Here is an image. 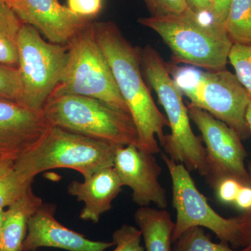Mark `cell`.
Instances as JSON below:
<instances>
[{"label": "cell", "mask_w": 251, "mask_h": 251, "mask_svg": "<svg viewBox=\"0 0 251 251\" xmlns=\"http://www.w3.org/2000/svg\"><path fill=\"white\" fill-rule=\"evenodd\" d=\"M68 56V46L46 41L37 29L23 24L18 36L21 104L42 110L58 85Z\"/></svg>", "instance_id": "obj_8"}, {"label": "cell", "mask_w": 251, "mask_h": 251, "mask_svg": "<svg viewBox=\"0 0 251 251\" xmlns=\"http://www.w3.org/2000/svg\"><path fill=\"white\" fill-rule=\"evenodd\" d=\"M161 157L171 176L173 206L176 212L173 243L187 229L202 227L212 231L221 242L244 248L241 216L226 219L219 215L199 191L186 167L166 153Z\"/></svg>", "instance_id": "obj_9"}, {"label": "cell", "mask_w": 251, "mask_h": 251, "mask_svg": "<svg viewBox=\"0 0 251 251\" xmlns=\"http://www.w3.org/2000/svg\"><path fill=\"white\" fill-rule=\"evenodd\" d=\"M117 145L50 126L42 139L15 160L14 170L29 179L44 172L69 168L84 179L113 167Z\"/></svg>", "instance_id": "obj_3"}, {"label": "cell", "mask_w": 251, "mask_h": 251, "mask_svg": "<svg viewBox=\"0 0 251 251\" xmlns=\"http://www.w3.org/2000/svg\"><path fill=\"white\" fill-rule=\"evenodd\" d=\"M172 251H241L231 249L228 244L211 241L202 227L187 229L174 242Z\"/></svg>", "instance_id": "obj_20"}, {"label": "cell", "mask_w": 251, "mask_h": 251, "mask_svg": "<svg viewBox=\"0 0 251 251\" xmlns=\"http://www.w3.org/2000/svg\"><path fill=\"white\" fill-rule=\"evenodd\" d=\"M4 209H0V239H1V226H2L3 218H4Z\"/></svg>", "instance_id": "obj_34"}, {"label": "cell", "mask_w": 251, "mask_h": 251, "mask_svg": "<svg viewBox=\"0 0 251 251\" xmlns=\"http://www.w3.org/2000/svg\"><path fill=\"white\" fill-rule=\"evenodd\" d=\"M42 110L51 126L117 146L138 147V131L131 116L97 99L52 94Z\"/></svg>", "instance_id": "obj_5"}, {"label": "cell", "mask_w": 251, "mask_h": 251, "mask_svg": "<svg viewBox=\"0 0 251 251\" xmlns=\"http://www.w3.org/2000/svg\"><path fill=\"white\" fill-rule=\"evenodd\" d=\"M50 126L43 110L0 99V149L13 159L35 146Z\"/></svg>", "instance_id": "obj_13"}, {"label": "cell", "mask_w": 251, "mask_h": 251, "mask_svg": "<svg viewBox=\"0 0 251 251\" xmlns=\"http://www.w3.org/2000/svg\"><path fill=\"white\" fill-rule=\"evenodd\" d=\"M188 8L193 12L201 16L210 17L212 0H186Z\"/></svg>", "instance_id": "obj_31"}, {"label": "cell", "mask_w": 251, "mask_h": 251, "mask_svg": "<svg viewBox=\"0 0 251 251\" xmlns=\"http://www.w3.org/2000/svg\"><path fill=\"white\" fill-rule=\"evenodd\" d=\"M0 158H11V157H9V156H7V155H6V153H5L4 151H3L2 150H1V149H0ZM11 159H13V158H11Z\"/></svg>", "instance_id": "obj_35"}, {"label": "cell", "mask_w": 251, "mask_h": 251, "mask_svg": "<svg viewBox=\"0 0 251 251\" xmlns=\"http://www.w3.org/2000/svg\"><path fill=\"white\" fill-rule=\"evenodd\" d=\"M243 184L232 178H226L216 185V196L221 202L225 204H234L239 189Z\"/></svg>", "instance_id": "obj_27"}, {"label": "cell", "mask_w": 251, "mask_h": 251, "mask_svg": "<svg viewBox=\"0 0 251 251\" xmlns=\"http://www.w3.org/2000/svg\"><path fill=\"white\" fill-rule=\"evenodd\" d=\"M142 25L152 29L169 48L176 62L207 71L226 69L233 45L224 25L188 10L183 14L140 18Z\"/></svg>", "instance_id": "obj_2"}, {"label": "cell", "mask_w": 251, "mask_h": 251, "mask_svg": "<svg viewBox=\"0 0 251 251\" xmlns=\"http://www.w3.org/2000/svg\"><path fill=\"white\" fill-rule=\"evenodd\" d=\"M234 204L239 209L246 212L251 210V185H242L241 186Z\"/></svg>", "instance_id": "obj_29"}, {"label": "cell", "mask_w": 251, "mask_h": 251, "mask_svg": "<svg viewBox=\"0 0 251 251\" xmlns=\"http://www.w3.org/2000/svg\"><path fill=\"white\" fill-rule=\"evenodd\" d=\"M67 46V63L52 94L97 99L130 115L108 61L96 39L94 21L77 33Z\"/></svg>", "instance_id": "obj_7"}, {"label": "cell", "mask_w": 251, "mask_h": 251, "mask_svg": "<svg viewBox=\"0 0 251 251\" xmlns=\"http://www.w3.org/2000/svg\"><path fill=\"white\" fill-rule=\"evenodd\" d=\"M0 1H4V2H6V0H0Z\"/></svg>", "instance_id": "obj_36"}, {"label": "cell", "mask_w": 251, "mask_h": 251, "mask_svg": "<svg viewBox=\"0 0 251 251\" xmlns=\"http://www.w3.org/2000/svg\"><path fill=\"white\" fill-rule=\"evenodd\" d=\"M232 0H212L210 18L213 21L224 25Z\"/></svg>", "instance_id": "obj_28"}, {"label": "cell", "mask_w": 251, "mask_h": 251, "mask_svg": "<svg viewBox=\"0 0 251 251\" xmlns=\"http://www.w3.org/2000/svg\"><path fill=\"white\" fill-rule=\"evenodd\" d=\"M247 120L248 122V125H249V127H250V129L251 130V103H250V105H249V108H248L247 113ZM249 175H250L251 185V164L249 165Z\"/></svg>", "instance_id": "obj_33"}, {"label": "cell", "mask_w": 251, "mask_h": 251, "mask_svg": "<svg viewBox=\"0 0 251 251\" xmlns=\"http://www.w3.org/2000/svg\"><path fill=\"white\" fill-rule=\"evenodd\" d=\"M141 67L166 112L171 128V133L166 135L161 145L165 153L173 161L184 165L188 171H197L205 176V148L191 128L182 92L171 76L169 67L156 50L150 46L141 51Z\"/></svg>", "instance_id": "obj_4"}, {"label": "cell", "mask_w": 251, "mask_h": 251, "mask_svg": "<svg viewBox=\"0 0 251 251\" xmlns=\"http://www.w3.org/2000/svg\"><path fill=\"white\" fill-rule=\"evenodd\" d=\"M103 0H67V7L80 17L93 20L103 8Z\"/></svg>", "instance_id": "obj_26"}, {"label": "cell", "mask_w": 251, "mask_h": 251, "mask_svg": "<svg viewBox=\"0 0 251 251\" xmlns=\"http://www.w3.org/2000/svg\"><path fill=\"white\" fill-rule=\"evenodd\" d=\"M153 155L142 151L135 145L119 147L113 168L122 186L131 189L133 202L140 206L153 203L159 209H166V189L158 180L162 170Z\"/></svg>", "instance_id": "obj_11"}, {"label": "cell", "mask_w": 251, "mask_h": 251, "mask_svg": "<svg viewBox=\"0 0 251 251\" xmlns=\"http://www.w3.org/2000/svg\"><path fill=\"white\" fill-rule=\"evenodd\" d=\"M152 16L183 14L189 10L186 0H144Z\"/></svg>", "instance_id": "obj_25"}, {"label": "cell", "mask_w": 251, "mask_h": 251, "mask_svg": "<svg viewBox=\"0 0 251 251\" xmlns=\"http://www.w3.org/2000/svg\"><path fill=\"white\" fill-rule=\"evenodd\" d=\"M170 70V69H169ZM176 85L190 105L204 110L232 128L242 140L251 136L247 113L251 97L235 74L226 69L197 70L194 68L171 69Z\"/></svg>", "instance_id": "obj_6"}, {"label": "cell", "mask_w": 251, "mask_h": 251, "mask_svg": "<svg viewBox=\"0 0 251 251\" xmlns=\"http://www.w3.org/2000/svg\"><path fill=\"white\" fill-rule=\"evenodd\" d=\"M0 99L21 103V85L17 68L0 65Z\"/></svg>", "instance_id": "obj_23"}, {"label": "cell", "mask_w": 251, "mask_h": 251, "mask_svg": "<svg viewBox=\"0 0 251 251\" xmlns=\"http://www.w3.org/2000/svg\"><path fill=\"white\" fill-rule=\"evenodd\" d=\"M228 61L235 71L238 80L251 97V45L233 44Z\"/></svg>", "instance_id": "obj_22"}, {"label": "cell", "mask_w": 251, "mask_h": 251, "mask_svg": "<svg viewBox=\"0 0 251 251\" xmlns=\"http://www.w3.org/2000/svg\"><path fill=\"white\" fill-rule=\"evenodd\" d=\"M187 108L190 119L198 127L205 145L204 177L208 184L214 189L221 180L232 178L243 185H251L245 166L247 153L239 135L207 112L190 105Z\"/></svg>", "instance_id": "obj_10"}, {"label": "cell", "mask_w": 251, "mask_h": 251, "mask_svg": "<svg viewBox=\"0 0 251 251\" xmlns=\"http://www.w3.org/2000/svg\"><path fill=\"white\" fill-rule=\"evenodd\" d=\"M23 24L37 29L50 42L67 45L93 20L80 17L58 0H6Z\"/></svg>", "instance_id": "obj_12"}, {"label": "cell", "mask_w": 251, "mask_h": 251, "mask_svg": "<svg viewBox=\"0 0 251 251\" xmlns=\"http://www.w3.org/2000/svg\"><path fill=\"white\" fill-rule=\"evenodd\" d=\"M56 206L43 204L31 216L23 251H36L49 247L67 251H105L115 247L113 242H97L63 226L54 217Z\"/></svg>", "instance_id": "obj_14"}, {"label": "cell", "mask_w": 251, "mask_h": 251, "mask_svg": "<svg viewBox=\"0 0 251 251\" xmlns=\"http://www.w3.org/2000/svg\"><path fill=\"white\" fill-rule=\"evenodd\" d=\"M44 204L32 187L4 210L1 226L0 251H23V242L27 233L31 216Z\"/></svg>", "instance_id": "obj_16"}, {"label": "cell", "mask_w": 251, "mask_h": 251, "mask_svg": "<svg viewBox=\"0 0 251 251\" xmlns=\"http://www.w3.org/2000/svg\"><path fill=\"white\" fill-rule=\"evenodd\" d=\"M143 237L139 229L124 224L112 234V242L115 243L113 251H145L142 246Z\"/></svg>", "instance_id": "obj_24"}, {"label": "cell", "mask_w": 251, "mask_h": 251, "mask_svg": "<svg viewBox=\"0 0 251 251\" xmlns=\"http://www.w3.org/2000/svg\"><path fill=\"white\" fill-rule=\"evenodd\" d=\"M34 179H29L14 171L0 179V209L12 204L32 187Z\"/></svg>", "instance_id": "obj_21"}, {"label": "cell", "mask_w": 251, "mask_h": 251, "mask_svg": "<svg viewBox=\"0 0 251 251\" xmlns=\"http://www.w3.org/2000/svg\"><path fill=\"white\" fill-rule=\"evenodd\" d=\"M113 167L104 168L83 181H72L67 188L70 196L84 203L79 217L97 224L100 217L112 208V203L122 187Z\"/></svg>", "instance_id": "obj_15"}, {"label": "cell", "mask_w": 251, "mask_h": 251, "mask_svg": "<svg viewBox=\"0 0 251 251\" xmlns=\"http://www.w3.org/2000/svg\"><path fill=\"white\" fill-rule=\"evenodd\" d=\"M224 26L233 44L251 45V0H232Z\"/></svg>", "instance_id": "obj_19"}, {"label": "cell", "mask_w": 251, "mask_h": 251, "mask_svg": "<svg viewBox=\"0 0 251 251\" xmlns=\"http://www.w3.org/2000/svg\"><path fill=\"white\" fill-rule=\"evenodd\" d=\"M146 251H172L175 223L166 209L140 206L134 214Z\"/></svg>", "instance_id": "obj_17"}, {"label": "cell", "mask_w": 251, "mask_h": 251, "mask_svg": "<svg viewBox=\"0 0 251 251\" xmlns=\"http://www.w3.org/2000/svg\"><path fill=\"white\" fill-rule=\"evenodd\" d=\"M96 39L111 69L138 135V148L152 154L164 143L167 118L157 108L143 76L141 51L133 47L115 23L94 22Z\"/></svg>", "instance_id": "obj_1"}, {"label": "cell", "mask_w": 251, "mask_h": 251, "mask_svg": "<svg viewBox=\"0 0 251 251\" xmlns=\"http://www.w3.org/2000/svg\"><path fill=\"white\" fill-rule=\"evenodd\" d=\"M244 248L241 251H251V210L241 215Z\"/></svg>", "instance_id": "obj_30"}, {"label": "cell", "mask_w": 251, "mask_h": 251, "mask_svg": "<svg viewBox=\"0 0 251 251\" xmlns=\"http://www.w3.org/2000/svg\"><path fill=\"white\" fill-rule=\"evenodd\" d=\"M15 160L9 158H0V179L4 177L14 169Z\"/></svg>", "instance_id": "obj_32"}, {"label": "cell", "mask_w": 251, "mask_h": 251, "mask_svg": "<svg viewBox=\"0 0 251 251\" xmlns=\"http://www.w3.org/2000/svg\"><path fill=\"white\" fill-rule=\"evenodd\" d=\"M23 24L6 3L0 1V65L18 67V36Z\"/></svg>", "instance_id": "obj_18"}]
</instances>
